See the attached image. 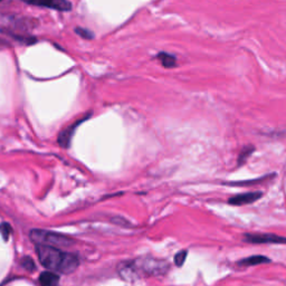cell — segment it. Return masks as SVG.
<instances>
[{"label": "cell", "instance_id": "cell-5", "mask_svg": "<svg viewBox=\"0 0 286 286\" xmlns=\"http://www.w3.org/2000/svg\"><path fill=\"white\" fill-rule=\"evenodd\" d=\"M263 192L262 191H252V192H246V194L237 195L229 198L228 202L230 205L234 206H243V205H248V203H253L256 200H258L262 198Z\"/></svg>", "mask_w": 286, "mask_h": 286}, {"label": "cell", "instance_id": "cell-1", "mask_svg": "<svg viewBox=\"0 0 286 286\" xmlns=\"http://www.w3.org/2000/svg\"><path fill=\"white\" fill-rule=\"evenodd\" d=\"M36 253L40 264L48 268L49 272H60L63 274H71L79 267L80 261L76 255L63 252L60 248L37 245Z\"/></svg>", "mask_w": 286, "mask_h": 286}, {"label": "cell", "instance_id": "cell-16", "mask_svg": "<svg viewBox=\"0 0 286 286\" xmlns=\"http://www.w3.org/2000/svg\"><path fill=\"white\" fill-rule=\"evenodd\" d=\"M9 46V44L6 42V40H4L3 38H0V50L2 49H5V48H7Z\"/></svg>", "mask_w": 286, "mask_h": 286}, {"label": "cell", "instance_id": "cell-10", "mask_svg": "<svg viewBox=\"0 0 286 286\" xmlns=\"http://www.w3.org/2000/svg\"><path fill=\"white\" fill-rule=\"evenodd\" d=\"M158 58H159L160 62L162 63V65L167 67V68H171V67H174L176 66V57L170 55V54H168V53H160L159 55H158Z\"/></svg>", "mask_w": 286, "mask_h": 286}, {"label": "cell", "instance_id": "cell-15", "mask_svg": "<svg viewBox=\"0 0 286 286\" xmlns=\"http://www.w3.org/2000/svg\"><path fill=\"white\" fill-rule=\"evenodd\" d=\"M75 32H76L80 35V36H82L83 38H87V39L93 38V34L90 33L89 31H86V29L76 28V29H75Z\"/></svg>", "mask_w": 286, "mask_h": 286}, {"label": "cell", "instance_id": "cell-12", "mask_svg": "<svg viewBox=\"0 0 286 286\" xmlns=\"http://www.w3.org/2000/svg\"><path fill=\"white\" fill-rule=\"evenodd\" d=\"M21 265H22V267L26 268V270L29 271V272H33V271L36 270V266H35L34 261L31 257H28V256H26V257L21 259Z\"/></svg>", "mask_w": 286, "mask_h": 286}, {"label": "cell", "instance_id": "cell-13", "mask_svg": "<svg viewBox=\"0 0 286 286\" xmlns=\"http://www.w3.org/2000/svg\"><path fill=\"white\" fill-rule=\"evenodd\" d=\"M187 250H181V252H179L176 256H174V263H176L177 266H183L184 263L187 258Z\"/></svg>", "mask_w": 286, "mask_h": 286}, {"label": "cell", "instance_id": "cell-9", "mask_svg": "<svg viewBox=\"0 0 286 286\" xmlns=\"http://www.w3.org/2000/svg\"><path fill=\"white\" fill-rule=\"evenodd\" d=\"M270 258L265 257V256L262 255H255L250 256V257H246L242 261L238 262V265L241 266H255V265H261L265 264V263H270Z\"/></svg>", "mask_w": 286, "mask_h": 286}, {"label": "cell", "instance_id": "cell-11", "mask_svg": "<svg viewBox=\"0 0 286 286\" xmlns=\"http://www.w3.org/2000/svg\"><path fill=\"white\" fill-rule=\"evenodd\" d=\"M254 147H246L241 151V154L238 157V165H243V163L247 160V158L253 153Z\"/></svg>", "mask_w": 286, "mask_h": 286}, {"label": "cell", "instance_id": "cell-14", "mask_svg": "<svg viewBox=\"0 0 286 286\" xmlns=\"http://www.w3.org/2000/svg\"><path fill=\"white\" fill-rule=\"evenodd\" d=\"M0 232H2L3 238L5 239V241H8L9 235L11 232V227L7 223H4L0 225Z\"/></svg>", "mask_w": 286, "mask_h": 286}, {"label": "cell", "instance_id": "cell-3", "mask_svg": "<svg viewBox=\"0 0 286 286\" xmlns=\"http://www.w3.org/2000/svg\"><path fill=\"white\" fill-rule=\"evenodd\" d=\"M132 263L138 276L140 271L149 275H158V274H165L168 268L167 263L153 258H141Z\"/></svg>", "mask_w": 286, "mask_h": 286}, {"label": "cell", "instance_id": "cell-7", "mask_svg": "<svg viewBox=\"0 0 286 286\" xmlns=\"http://www.w3.org/2000/svg\"><path fill=\"white\" fill-rule=\"evenodd\" d=\"M82 121H83V120L76 122V123L72 124L71 126H68L67 129H65L63 132H61L60 136H58L57 142H58V144L61 145L62 148H68L69 147V143H71V140L73 138V134L75 132V129H76V127L79 126V124L81 123Z\"/></svg>", "mask_w": 286, "mask_h": 286}, {"label": "cell", "instance_id": "cell-2", "mask_svg": "<svg viewBox=\"0 0 286 286\" xmlns=\"http://www.w3.org/2000/svg\"><path fill=\"white\" fill-rule=\"evenodd\" d=\"M31 239L36 245H44V246H50L55 248L71 246L73 241L69 237L62 234H57L54 231H47L43 229H33L31 231Z\"/></svg>", "mask_w": 286, "mask_h": 286}, {"label": "cell", "instance_id": "cell-6", "mask_svg": "<svg viewBox=\"0 0 286 286\" xmlns=\"http://www.w3.org/2000/svg\"><path fill=\"white\" fill-rule=\"evenodd\" d=\"M25 3L28 5L39 6V7L51 8L61 11H68L72 9V4L68 2H64V0H51V2H46V3H35V2H25Z\"/></svg>", "mask_w": 286, "mask_h": 286}, {"label": "cell", "instance_id": "cell-4", "mask_svg": "<svg viewBox=\"0 0 286 286\" xmlns=\"http://www.w3.org/2000/svg\"><path fill=\"white\" fill-rule=\"evenodd\" d=\"M244 241L252 244H286V238L274 234H246Z\"/></svg>", "mask_w": 286, "mask_h": 286}, {"label": "cell", "instance_id": "cell-8", "mask_svg": "<svg viewBox=\"0 0 286 286\" xmlns=\"http://www.w3.org/2000/svg\"><path fill=\"white\" fill-rule=\"evenodd\" d=\"M40 286H58L60 283V276L53 272H44L39 275Z\"/></svg>", "mask_w": 286, "mask_h": 286}]
</instances>
